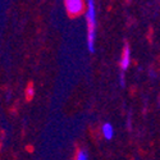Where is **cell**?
I'll list each match as a JSON object with an SVG mask.
<instances>
[{"label":"cell","instance_id":"1","mask_svg":"<svg viewBox=\"0 0 160 160\" xmlns=\"http://www.w3.org/2000/svg\"><path fill=\"white\" fill-rule=\"evenodd\" d=\"M87 24H88V35H87V45L91 52L95 51V38H96V9L95 3L92 0L87 2Z\"/></svg>","mask_w":160,"mask_h":160},{"label":"cell","instance_id":"2","mask_svg":"<svg viewBox=\"0 0 160 160\" xmlns=\"http://www.w3.org/2000/svg\"><path fill=\"white\" fill-rule=\"evenodd\" d=\"M83 5L85 4H83V2H81V0H67L65 2L67 12L72 16L79 14V13L83 10Z\"/></svg>","mask_w":160,"mask_h":160},{"label":"cell","instance_id":"3","mask_svg":"<svg viewBox=\"0 0 160 160\" xmlns=\"http://www.w3.org/2000/svg\"><path fill=\"white\" fill-rule=\"evenodd\" d=\"M129 63H131V49H129V45L126 44L124 49H123L122 59H121V68H122L123 72L129 67Z\"/></svg>","mask_w":160,"mask_h":160},{"label":"cell","instance_id":"4","mask_svg":"<svg viewBox=\"0 0 160 160\" xmlns=\"http://www.w3.org/2000/svg\"><path fill=\"white\" fill-rule=\"evenodd\" d=\"M101 129H102V135H104V137L106 140H112L113 138V136H114V128H113V126L110 123H105Z\"/></svg>","mask_w":160,"mask_h":160},{"label":"cell","instance_id":"5","mask_svg":"<svg viewBox=\"0 0 160 160\" xmlns=\"http://www.w3.org/2000/svg\"><path fill=\"white\" fill-rule=\"evenodd\" d=\"M33 86L32 85H30L28 87H27V90H26V96H27V100H31L32 98H33Z\"/></svg>","mask_w":160,"mask_h":160},{"label":"cell","instance_id":"6","mask_svg":"<svg viewBox=\"0 0 160 160\" xmlns=\"http://www.w3.org/2000/svg\"><path fill=\"white\" fill-rule=\"evenodd\" d=\"M77 160H87V154L85 150H81L78 151V155H77Z\"/></svg>","mask_w":160,"mask_h":160},{"label":"cell","instance_id":"7","mask_svg":"<svg viewBox=\"0 0 160 160\" xmlns=\"http://www.w3.org/2000/svg\"><path fill=\"white\" fill-rule=\"evenodd\" d=\"M121 79H119V82H121V86L122 87H124V74H123V72L121 73V77H119Z\"/></svg>","mask_w":160,"mask_h":160}]
</instances>
